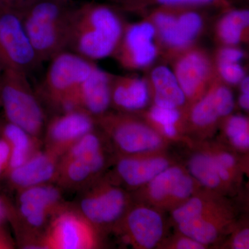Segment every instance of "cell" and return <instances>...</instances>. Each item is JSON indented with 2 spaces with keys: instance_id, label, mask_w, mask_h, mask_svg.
I'll return each instance as SVG.
<instances>
[{
  "instance_id": "26",
  "label": "cell",
  "mask_w": 249,
  "mask_h": 249,
  "mask_svg": "<svg viewBox=\"0 0 249 249\" xmlns=\"http://www.w3.org/2000/svg\"><path fill=\"white\" fill-rule=\"evenodd\" d=\"M178 224L180 231L202 245L212 243L217 238V229L211 223L205 220L201 217V214L189 218Z\"/></svg>"
},
{
  "instance_id": "38",
  "label": "cell",
  "mask_w": 249,
  "mask_h": 249,
  "mask_svg": "<svg viewBox=\"0 0 249 249\" xmlns=\"http://www.w3.org/2000/svg\"><path fill=\"white\" fill-rule=\"evenodd\" d=\"M11 208L7 206V204L0 196V229H2L3 224L6 219H10Z\"/></svg>"
},
{
  "instance_id": "4",
  "label": "cell",
  "mask_w": 249,
  "mask_h": 249,
  "mask_svg": "<svg viewBox=\"0 0 249 249\" xmlns=\"http://www.w3.org/2000/svg\"><path fill=\"white\" fill-rule=\"evenodd\" d=\"M28 76L22 72L3 70L0 76V103L8 122L40 139L46 126L45 110Z\"/></svg>"
},
{
  "instance_id": "18",
  "label": "cell",
  "mask_w": 249,
  "mask_h": 249,
  "mask_svg": "<svg viewBox=\"0 0 249 249\" xmlns=\"http://www.w3.org/2000/svg\"><path fill=\"white\" fill-rule=\"evenodd\" d=\"M127 227L134 240L145 249H152L160 242L163 224L160 214L152 210L139 208L127 218Z\"/></svg>"
},
{
  "instance_id": "29",
  "label": "cell",
  "mask_w": 249,
  "mask_h": 249,
  "mask_svg": "<svg viewBox=\"0 0 249 249\" xmlns=\"http://www.w3.org/2000/svg\"><path fill=\"white\" fill-rule=\"evenodd\" d=\"M202 201L198 198H193L181 207L175 210L173 215L175 222L179 224L189 218L202 213Z\"/></svg>"
},
{
  "instance_id": "6",
  "label": "cell",
  "mask_w": 249,
  "mask_h": 249,
  "mask_svg": "<svg viewBox=\"0 0 249 249\" xmlns=\"http://www.w3.org/2000/svg\"><path fill=\"white\" fill-rule=\"evenodd\" d=\"M48 69L39 86L41 98L60 110L62 105L96 65L78 54L64 51L51 59Z\"/></svg>"
},
{
  "instance_id": "19",
  "label": "cell",
  "mask_w": 249,
  "mask_h": 249,
  "mask_svg": "<svg viewBox=\"0 0 249 249\" xmlns=\"http://www.w3.org/2000/svg\"><path fill=\"white\" fill-rule=\"evenodd\" d=\"M148 87L145 80L137 78H113L111 85V103L124 110H137L146 106Z\"/></svg>"
},
{
  "instance_id": "36",
  "label": "cell",
  "mask_w": 249,
  "mask_h": 249,
  "mask_svg": "<svg viewBox=\"0 0 249 249\" xmlns=\"http://www.w3.org/2000/svg\"><path fill=\"white\" fill-rule=\"evenodd\" d=\"M204 245L193 239L187 237L181 239L178 242L177 248L180 249H204Z\"/></svg>"
},
{
  "instance_id": "24",
  "label": "cell",
  "mask_w": 249,
  "mask_h": 249,
  "mask_svg": "<svg viewBox=\"0 0 249 249\" xmlns=\"http://www.w3.org/2000/svg\"><path fill=\"white\" fill-rule=\"evenodd\" d=\"M249 24V13L247 10H237L226 15L218 26L221 40L228 45H237L240 42L244 31Z\"/></svg>"
},
{
  "instance_id": "12",
  "label": "cell",
  "mask_w": 249,
  "mask_h": 249,
  "mask_svg": "<svg viewBox=\"0 0 249 249\" xmlns=\"http://www.w3.org/2000/svg\"><path fill=\"white\" fill-rule=\"evenodd\" d=\"M156 29L148 22L139 23L127 27L115 52L118 60L127 68L148 66L155 60L157 49L154 43Z\"/></svg>"
},
{
  "instance_id": "16",
  "label": "cell",
  "mask_w": 249,
  "mask_h": 249,
  "mask_svg": "<svg viewBox=\"0 0 249 249\" xmlns=\"http://www.w3.org/2000/svg\"><path fill=\"white\" fill-rule=\"evenodd\" d=\"M212 66L206 54L190 51L176 62L175 73L186 97L193 98L200 93L212 76Z\"/></svg>"
},
{
  "instance_id": "34",
  "label": "cell",
  "mask_w": 249,
  "mask_h": 249,
  "mask_svg": "<svg viewBox=\"0 0 249 249\" xmlns=\"http://www.w3.org/2000/svg\"><path fill=\"white\" fill-rule=\"evenodd\" d=\"M159 4L168 6L208 4L214 0H156Z\"/></svg>"
},
{
  "instance_id": "27",
  "label": "cell",
  "mask_w": 249,
  "mask_h": 249,
  "mask_svg": "<svg viewBox=\"0 0 249 249\" xmlns=\"http://www.w3.org/2000/svg\"><path fill=\"white\" fill-rule=\"evenodd\" d=\"M150 117L152 121L161 126L163 132L168 137H173L176 135L175 124L180 118L179 111L177 108L155 106L150 111Z\"/></svg>"
},
{
  "instance_id": "37",
  "label": "cell",
  "mask_w": 249,
  "mask_h": 249,
  "mask_svg": "<svg viewBox=\"0 0 249 249\" xmlns=\"http://www.w3.org/2000/svg\"><path fill=\"white\" fill-rule=\"evenodd\" d=\"M214 158L219 164L228 170L231 168L235 163V158L230 154H220V155L214 157Z\"/></svg>"
},
{
  "instance_id": "15",
  "label": "cell",
  "mask_w": 249,
  "mask_h": 249,
  "mask_svg": "<svg viewBox=\"0 0 249 249\" xmlns=\"http://www.w3.org/2000/svg\"><path fill=\"white\" fill-rule=\"evenodd\" d=\"M60 157L40 149L20 166L7 173L11 186L19 191L30 187L55 183Z\"/></svg>"
},
{
  "instance_id": "11",
  "label": "cell",
  "mask_w": 249,
  "mask_h": 249,
  "mask_svg": "<svg viewBox=\"0 0 249 249\" xmlns=\"http://www.w3.org/2000/svg\"><path fill=\"white\" fill-rule=\"evenodd\" d=\"M111 80L109 73L95 67L65 100L60 112L78 109L92 116L103 115L111 103Z\"/></svg>"
},
{
  "instance_id": "28",
  "label": "cell",
  "mask_w": 249,
  "mask_h": 249,
  "mask_svg": "<svg viewBox=\"0 0 249 249\" xmlns=\"http://www.w3.org/2000/svg\"><path fill=\"white\" fill-rule=\"evenodd\" d=\"M227 133L232 143L242 149L249 146V123L243 116H234L229 121Z\"/></svg>"
},
{
  "instance_id": "10",
  "label": "cell",
  "mask_w": 249,
  "mask_h": 249,
  "mask_svg": "<svg viewBox=\"0 0 249 249\" xmlns=\"http://www.w3.org/2000/svg\"><path fill=\"white\" fill-rule=\"evenodd\" d=\"M93 127V116L85 111L76 109L60 112L46 124L45 149L61 157Z\"/></svg>"
},
{
  "instance_id": "3",
  "label": "cell",
  "mask_w": 249,
  "mask_h": 249,
  "mask_svg": "<svg viewBox=\"0 0 249 249\" xmlns=\"http://www.w3.org/2000/svg\"><path fill=\"white\" fill-rule=\"evenodd\" d=\"M71 12L55 0H36L22 14L24 29L41 61L67 50Z\"/></svg>"
},
{
  "instance_id": "17",
  "label": "cell",
  "mask_w": 249,
  "mask_h": 249,
  "mask_svg": "<svg viewBox=\"0 0 249 249\" xmlns=\"http://www.w3.org/2000/svg\"><path fill=\"white\" fill-rule=\"evenodd\" d=\"M233 108L231 91L224 85H217L196 103L192 111V121L198 126L208 125L218 118L229 115Z\"/></svg>"
},
{
  "instance_id": "35",
  "label": "cell",
  "mask_w": 249,
  "mask_h": 249,
  "mask_svg": "<svg viewBox=\"0 0 249 249\" xmlns=\"http://www.w3.org/2000/svg\"><path fill=\"white\" fill-rule=\"evenodd\" d=\"M249 247V231L245 229L239 232L233 240V248L235 249H247Z\"/></svg>"
},
{
  "instance_id": "13",
  "label": "cell",
  "mask_w": 249,
  "mask_h": 249,
  "mask_svg": "<svg viewBox=\"0 0 249 249\" xmlns=\"http://www.w3.org/2000/svg\"><path fill=\"white\" fill-rule=\"evenodd\" d=\"M101 116V124L110 134L116 146L127 153L155 150L161 139L155 131L144 124L118 116Z\"/></svg>"
},
{
  "instance_id": "22",
  "label": "cell",
  "mask_w": 249,
  "mask_h": 249,
  "mask_svg": "<svg viewBox=\"0 0 249 249\" xmlns=\"http://www.w3.org/2000/svg\"><path fill=\"white\" fill-rule=\"evenodd\" d=\"M150 193L156 200L168 196L186 199L193 190L191 178L178 168H167L150 181Z\"/></svg>"
},
{
  "instance_id": "40",
  "label": "cell",
  "mask_w": 249,
  "mask_h": 249,
  "mask_svg": "<svg viewBox=\"0 0 249 249\" xmlns=\"http://www.w3.org/2000/svg\"><path fill=\"white\" fill-rule=\"evenodd\" d=\"M239 103L241 107L245 109H249V93H242L239 98Z\"/></svg>"
},
{
  "instance_id": "43",
  "label": "cell",
  "mask_w": 249,
  "mask_h": 249,
  "mask_svg": "<svg viewBox=\"0 0 249 249\" xmlns=\"http://www.w3.org/2000/svg\"><path fill=\"white\" fill-rule=\"evenodd\" d=\"M2 71H3V70H1V69H0V76H1V72H2Z\"/></svg>"
},
{
  "instance_id": "41",
  "label": "cell",
  "mask_w": 249,
  "mask_h": 249,
  "mask_svg": "<svg viewBox=\"0 0 249 249\" xmlns=\"http://www.w3.org/2000/svg\"><path fill=\"white\" fill-rule=\"evenodd\" d=\"M240 83L242 93H249V80L248 77H245Z\"/></svg>"
},
{
  "instance_id": "9",
  "label": "cell",
  "mask_w": 249,
  "mask_h": 249,
  "mask_svg": "<svg viewBox=\"0 0 249 249\" xmlns=\"http://www.w3.org/2000/svg\"><path fill=\"white\" fill-rule=\"evenodd\" d=\"M78 193L73 205L94 228L114 224L124 213L127 201L120 188L92 182Z\"/></svg>"
},
{
  "instance_id": "23",
  "label": "cell",
  "mask_w": 249,
  "mask_h": 249,
  "mask_svg": "<svg viewBox=\"0 0 249 249\" xmlns=\"http://www.w3.org/2000/svg\"><path fill=\"white\" fill-rule=\"evenodd\" d=\"M151 82L155 91V106L178 108L186 101V96L175 73L168 67H156L151 73Z\"/></svg>"
},
{
  "instance_id": "2",
  "label": "cell",
  "mask_w": 249,
  "mask_h": 249,
  "mask_svg": "<svg viewBox=\"0 0 249 249\" xmlns=\"http://www.w3.org/2000/svg\"><path fill=\"white\" fill-rule=\"evenodd\" d=\"M62 190L55 183H45L18 191L11 208L18 242L22 249H40V242L51 219L65 204Z\"/></svg>"
},
{
  "instance_id": "5",
  "label": "cell",
  "mask_w": 249,
  "mask_h": 249,
  "mask_svg": "<svg viewBox=\"0 0 249 249\" xmlns=\"http://www.w3.org/2000/svg\"><path fill=\"white\" fill-rule=\"evenodd\" d=\"M105 163L101 139L91 131L60 157L55 183L62 191L79 192L93 182Z\"/></svg>"
},
{
  "instance_id": "33",
  "label": "cell",
  "mask_w": 249,
  "mask_h": 249,
  "mask_svg": "<svg viewBox=\"0 0 249 249\" xmlns=\"http://www.w3.org/2000/svg\"><path fill=\"white\" fill-rule=\"evenodd\" d=\"M11 149L9 144L3 137L0 138V175L9 167Z\"/></svg>"
},
{
  "instance_id": "32",
  "label": "cell",
  "mask_w": 249,
  "mask_h": 249,
  "mask_svg": "<svg viewBox=\"0 0 249 249\" xmlns=\"http://www.w3.org/2000/svg\"><path fill=\"white\" fill-rule=\"evenodd\" d=\"M36 0H0V7L14 10L24 14Z\"/></svg>"
},
{
  "instance_id": "21",
  "label": "cell",
  "mask_w": 249,
  "mask_h": 249,
  "mask_svg": "<svg viewBox=\"0 0 249 249\" xmlns=\"http://www.w3.org/2000/svg\"><path fill=\"white\" fill-rule=\"evenodd\" d=\"M168 165V160L160 157L143 160L124 158L118 162L116 172L126 184L137 186L150 182Z\"/></svg>"
},
{
  "instance_id": "8",
  "label": "cell",
  "mask_w": 249,
  "mask_h": 249,
  "mask_svg": "<svg viewBox=\"0 0 249 249\" xmlns=\"http://www.w3.org/2000/svg\"><path fill=\"white\" fill-rule=\"evenodd\" d=\"M95 228L74 205L65 202L51 219L41 249H88L96 245Z\"/></svg>"
},
{
  "instance_id": "31",
  "label": "cell",
  "mask_w": 249,
  "mask_h": 249,
  "mask_svg": "<svg viewBox=\"0 0 249 249\" xmlns=\"http://www.w3.org/2000/svg\"><path fill=\"white\" fill-rule=\"evenodd\" d=\"M243 52L235 47H224L221 49L218 53V62H228V63H238L243 58Z\"/></svg>"
},
{
  "instance_id": "1",
  "label": "cell",
  "mask_w": 249,
  "mask_h": 249,
  "mask_svg": "<svg viewBox=\"0 0 249 249\" xmlns=\"http://www.w3.org/2000/svg\"><path fill=\"white\" fill-rule=\"evenodd\" d=\"M124 33L119 16L107 6L85 4L71 10L67 50L89 60L115 52Z\"/></svg>"
},
{
  "instance_id": "20",
  "label": "cell",
  "mask_w": 249,
  "mask_h": 249,
  "mask_svg": "<svg viewBox=\"0 0 249 249\" xmlns=\"http://www.w3.org/2000/svg\"><path fill=\"white\" fill-rule=\"evenodd\" d=\"M1 137L9 144L11 156L6 173L20 166L41 149L40 139L36 138L19 126L8 122L1 129Z\"/></svg>"
},
{
  "instance_id": "42",
  "label": "cell",
  "mask_w": 249,
  "mask_h": 249,
  "mask_svg": "<svg viewBox=\"0 0 249 249\" xmlns=\"http://www.w3.org/2000/svg\"><path fill=\"white\" fill-rule=\"evenodd\" d=\"M55 1H58V2L62 3V4H66L69 0H55Z\"/></svg>"
},
{
  "instance_id": "25",
  "label": "cell",
  "mask_w": 249,
  "mask_h": 249,
  "mask_svg": "<svg viewBox=\"0 0 249 249\" xmlns=\"http://www.w3.org/2000/svg\"><path fill=\"white\" fill-rule=\"evenodd\" d=\"M190 171L198 181L209 188H215L220 183L217 164L213 157L199 154L191 159Z\"/></svg>"
},
{
  "instance_id": "14",
  "label": "cell",
  "mask_w": 249,
  "mask_h": 249,
  "mask_svg": "<svg viewBox=\"0 0 249 249\" xmlns=\"http://www.w3.org/2000/svg\"><path fill=\"white\" fill-rule=\"evenodd\" d=\"M153 22L163 44L177 50L189 45L203 25L201 16L193 11L176 15L163 10L154 15Z\"/></svg>"
},
{
  "instance_id": "30",
  "label": "cell",
  "mask_w": 249,
  "mask_h": 249,
  "mask_svg": "<svg viewBox=\"0 0 249 249\" xmlns=\"http://www.w3.org/2000/svg\"><path fill=\"white\" fill-rule=\"evenodd\" d=\"M218 70L223 79L231 84L240 83L245 77V71L238 63L218 62Z\"/></svg>"
},
{
  "instance_id": "39",
  "label": "cell",
  "mask_w": 249,
  "mask_h": 249,
  "mask_svg": "<svg viewBox=\"0 0 249 249\" xmlns=\"http://www.w3.org/2000/svg\"><path fill=\"white\" fill-rule=\"evenodd\" d=\"M14 242L6 235L2 229H0V249H13Z\"/></svg>"
},
{
  "instance_id": "7",
  "label": "cell",
  "mask_w": 249,
  "mask_h": 249,
  "mask_svg": "<svg viewBox=\"0 0 249 249\" xmlns=\"http://www.w3.org/2000/svg\"><path fill=\"white\" fill-rule=\"evenodd\" d=\"M42 62L24 29L22 14L0 7V69L29 76Z\"/></svg>"
}]
</instances>
